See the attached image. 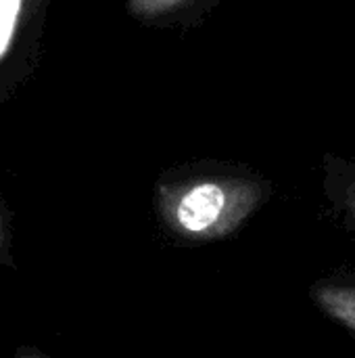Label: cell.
I'll return each mask as SVG.
<instances>
[{
	"mask_svg": "<svg viewBox=\"0 0 355 358\" xmlns=\"http://www.w3.org/2000/svg\"><path fill=\"white\" fill-rule=\"evenodd\" d=\"M52 0H0V101H8L38 65Z\"/></svg>",
	"mask_w": 355,
	"mask_h": 358,
	"instance_id": "cell-2",
	"label": "cell"
},
{
	"mask_svg": "<svg viewBox=\"0 0 355 358\" xmlns=\"http://www.w3.org/2000/svg\"><path fill=\"white\" fill-rule=\"evenodd\" d=\"M322 197L331 218L355 237V157L337 153L322 157Z\"/></svg>",
	"mask_w": 355,
	"mask_h": 358,
	"instance_id": "cell-3",
	"label": "cell"
},
{
	"mask_svg": "<svg viewBox=\"0 0 355 358\" xmlns=\"http://www.w3.org/2000/svg\"><path fill=\"white\" fill-rule=\"evenodd\" d=\"M13 358H52L46 355L42 348L33 346V344H19L13 352Z\"/></svg>",
	"mask_w": 355,
	"mask_h": 358,
	"instance_id": "cell-7",
	"label": "cell"
},
{
	"mask_svg": "<svg viewBox=\"0 0 355 358\" xmlns=\"http://www.w3.org/2000/svg\"><path fill=\"white\" fill-rule=\"evenodd\" d=\"M13 210L6 203L4 195L0 193V271H17V260L13 254V241H15V231H13Z\"/></svg>",
	"mask_w": 355,
	"mask_h": 358,
	"instance_id": "cell-6",
	"label": "cell"
},
{
	"mask_svg": "<svg viewBox=\"0 0 355 358\" xmlns=\"http://www.w3.org/2000/svg\"><path fill=\"white\" fill-rule=\"evenodd\" d=\"M274 197L259 170L197 159L163 170L153 185V214L167 243L203 248L239 235Z\"/></svg>",
	"mask_w": 355,
	"mask_h": 358,
	"instance_id": "cell-1",
	"label": "cell"
},
{
	"mask_svg": "<svg viewBox=\"0 0 355 358\" xmlns=\"http://www.w3.org/2000/svg\"><path fill=\"white\" fill-rule=\"evenodd\" d=\"M216 0H126L128 13L149 25H169L201 15Z\"/></svg>",
	"mask_w": 355,
	"mask_h": 358,
	"instance_id": "cell-5",
	"label": "cell"
},
{
	"mask_svg": "<svg viewBox=\"0 0 355 358\" xmlns=\"http://www.w3.org/2000/svg\"><path fill=\"white\" fill-rule=\"evenodd\" d=\"M314 306L355 338V268L343 266L318 277L308 292Z\"/></svg>",
	"mask_w": 355,
	"mask_h": 358,
	"instance_id": "cell-4",
	"label": "cell"
}]
</instances>
